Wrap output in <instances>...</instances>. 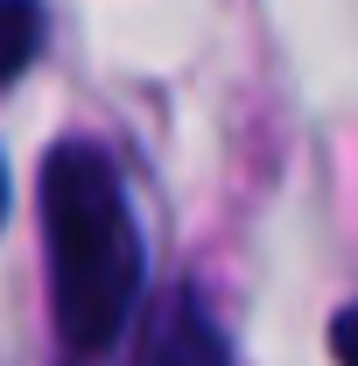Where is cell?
Returning <instances> with one entry per match:
<instances>
[{
    "mask_svg": "<svg viewBox=\"0 0 358 366\" xmlns=\"http://www.w3.org/2000/svg\"><path fill=\"white\" fill-rule=\"evenodd\" d=\"M140 366H232V345H225V331L211 324V310L190 289H176L155 310V324H148Z\"/></svg>",
    "mask_w": 358,
    "mask_h": 366,
    "instance_id": "cell-2",
    "label": "cell"
},
{
    "mask_svg": "<svg viewBox=\"0 0 358 366\" xmlns=\"http://www.w3.org/2000/svg\"><path fill=\"white\" fill-rule=\"evenodd\" d=\"M43 49V0H0V85L21 78Z\"/></svg>",
    "mask_w": 358,
    "mask_h": 366,
    "instance_id": "cell-3",
    "label": "cell"
},
{
    "mask_svg": "<svg viewBox=\"0 0 358 366\" xmlns=\"http://www.w3.org/2000/svg\"><path fill=\"white\" fill-rule=\"evenodd\" d=\"M43 232H49V310L71 352H106L140 303V232L127 183L106 148L56 141L43 162Z\"/></svg>",
    "mask_w": 358,
    "mask_h": 366,
    "instance_id": "cell-1",
    "label": "cell"
},
{
    "mask_svg": "<svg viewBox=\"0 0 358 366\" xmlns=\"http://www.w3.org/2000/svg\"><path fill=\"white\" fill-rule=\"evenodd\" d=\"M0 212H7V169H0Z\"/></svg>",
    "mask_w": 358,
    "mask_h": 366,
    "instance_id": "cell-5",
    "label": "cell"
},
{
    "mask_svg": "<svg viewBox=\"0 0 358 366\" xmlns=\"http://www.w3.org/2000/svg\"><path fill=\"white\" fill-rule=\"evenodd\" d=\"M330 352H337V366H358V303L337 310V324H330Z\"/></svg>",
    "mask_w": 358,
    "mask_h": 366,
    "instance_id": "cell-4",
    "label": "cell"
}]
</instances>
